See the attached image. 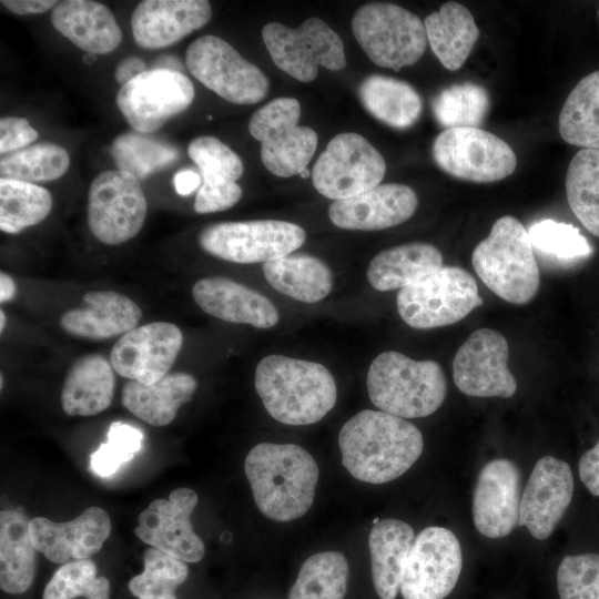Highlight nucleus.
<instances>
[{"label": "nucleus", "mask_w": 599, "mask_h": 599, "mask_svg": "<svg viewBox=\"0 0 599 599\" xmlns=\"http://www.w3.org/2000/svg\"><path fill=\"white\" fill-rule=\"evenodd\" d=\"M51 22L59 33L87 53H110L122 41L113 13L97 1H59L51 11Z\"/></svg>", "instance_id": "obj_26"}, {"label": "nucleus", "mask_w": 599, "mask_h": 599, "mask_svg": "<svg viewBox=\"0 0 599 599\" xmlns=\"http://www.w3.org/2000/svg\"><path fill=\"white\" fill-rule=\"evenodd\" d=\"M414 540L412 526L403 520L383 519L372 527L368 536L372 578L380 599H396Z\"/></svg>", "instance_id": "obj_29"}, {"label": "nucleus", "mask_w": 599, "mask_h": 599, "mask_svg": "<svg viewBox=\"0 0 599 599\" xmlns=\"http://www.w3.org/2000/svg\"><path fill=\"white\" fill-rule=\"evenodd\" d=\"M367 393L382 412L402 418L426 417L444 403L447 382L435 361H415L395 352H383L367 372Z\"/></svg>", "instance_id": "obj_4"}, {"label": "nucleus", "mask_w": 599, "mask_h": 599, "mask_svg": "<svg viewBox=\"0 0 599 599\" xmlns=\"http://www.w3.org/2000/svg\"><path fill=\"white\" fill-rule=\"evenodd\" d=\"M433 158L447 174L475 183L502 180L517 165L510 145L479 128L445 129L433 143Z\"/></svg>", "instance_id": "obj_13"}, {"label": "nucleus", "mask_w": 599, "mask_h": 599, "mask_svg": "<svg viewBox=\"0 0 599 599\" xmlns=\"http://www.w3.org/2000/svg\"><path fill=\"white\" fill-rule=\"evenodd\" d=\"M352 30L370 61L394 71L415 64L427 45L424 22L394 3L359 7L352 19Z\"/></svg>", "instance_id": "obj_6"}, {"label": "nucleus", "mask_w": 599, "mask_h": 599, "mask_svg": "<svg viewBox=\"0 0 599 599\" xmlns=\"http://www.w3.org/2000/svg\"><path fill=\"white\" fill-rule=\"evenodd\" d=\"M201 175L193 170H181L173 176V185L177 194L189 195L201 186Z\"/></svg>", "instance_id": "obj_53"}, {"label": "nucleus", "mask_w": 599, "mask_h": 599, "mask_svg": "<svg viewBox=\"0 0 599 599\" xmlns=\"http://www.w3.org/2000/svg\"><path fill=\"white\" fill-rule=\"evenodd\" d=\"M254 385L267 413L285 425L319 422L337 398L335 379L325 366L284 355L262 358L255 369Z\"/></svg>", "instance_id": "obj_3"}, {"label": "nucleus", "mask_w": 599, "mask_h": 599, "mask_svg": "<svg viewBox=\"0 0 599 599\" xmlns=\"http://www.w3.org/2000/svg\"><path fill=\"white\" fill-rule=\"evenodd\" d=\"M193 99V83L183 72L152 68L120 88L116 104L134 131L148 134L187 109Z\"/></svg>", "instance_id": "obj_16"}, {"label": "nucleus", "mask_w": 599, "mask_h": 599, "mask_svg": "<svg viewBox=\"0 0 599 599\" xmlns=\"http://www.w3.org/2000/svg\"><path fill=\"white\" fill-rule=\"evenodd\" d=\"M196 387V379L187 373L167 374L152 385L128 380L122 388V404L149 425L165 426L192 399Z\"/></svg>", "instance_id": "obj_30"}, {"label": "nucleus", "mask_w": 599, "mask_h": 599, "mask_svg": "<svg viewBox=\"0 0 599 599\" xmlns=\"http://www.w3.org/2000/svg\"><path fill=\"white\" fill-rule=\"evenodd\" d=\"M85 307L69 309L60 318L69 334L90 339L123 335L135 328L141 308L128 296L114 291H93L83 296Z\"/></svg>", "instance_id": "obj_27"}, {"label": "nucleus", "mask_w": 599, "mask_h": 599, "mask_svg": "<svg viewBox=\"0 0 599 599\" xmlns=\"http://www.w3.org/2000/svg\"><path fill=\"white\" fill-rule=\"evenodd\" d=\"M143 434L136 427L114 422L108 432V440L91 455V469L100 477H109L140 450Z\"/></svg>", "instance_id": "obj_48"}, {"label": "nucleus", "mask_w": 599, "mask_h": 599, "mask_svg": "<svg viewBox=\"0 0 599 599\" xmlns=\"http://www.w3.org/2000/svg\"><path fill=\"white\" fill-rule=\"evenodd\" d=\"M197 500V494L187 487L174 489L167 500H153L139 515L135 536L146 545L185 562L200 561L205 547L191 524Z\"/></svg>", "instance_id": "obj_18"}, {"label": "nucleus", "mask_w": 599, "mask_h": 599, "mask_svg": "<svg viewBox=\"0 0 599 599\" xmlns=\"http://www.w3.org/2000/svg\"><path fill=\"white\" fill-rule=\"evenodd\" d=\"M55 0H1V4L16 14H38L57 6Z\"/></svg>", "instance_id": "obj_51"}, {"label": "nucleus", "mask_w": 599, "mask_h": 599, "mask_svg": "<svg viewBox=\"0 0 599 599\" xmlns=\"http://www.w3.org/2000/svg\"><path fill=\"white\" fill-rule=\"evenodd\" d=\"M244 471L258 510L272 520H295L313 505L319 469L296 444H257L244 460Z\"/></svg>", "instance_id": "obj_2"}, {"label": "nucleus", "mask_w": 599, "mask_h": 599, "mask_svg": "<svg viewBox=\"0 0 599 599\" xmlns=\"http://www.w3.org/2000/svg\"><path fill=\"white\" fill-rule=\"evenodd\" d=\"M0 319H1V322H0V329H1V332H2L3 328H4V325H6V314H4V312H3L2 309L0 311Z\"/></svg>", "instance_id": "obj_57"}, {"label": "nucleus", "mask_w": 599, "mask_h": 599, "mask_svg": "<svg viewBox=\"0 0 599 599\" xmlns=\"http://www.w3.org/2000/svg\"><path fill=\"white\" fill-rule=\"evenodd\" d=\"M16 285L13 280L4 272L0 273V302L4 303L13 298Z\"/></svg>", "instance_id": "obj_54"}, {"label": "nucleus", "mask_w": 599, "mask_h": 599, "mask_svg": "<svg viewBox=\"0 0 599 599\" xmlns=\"http://www.w3.org/2000/svg\"><path fill=\"white\" fill-rule=\"evenodd\" d=\"M556 579L560 599H599V555L566 556Z\"/></svg>", "instance_id": "obj_47"}, {"label": "nucleus", "mask_w": 599, "mask_h": 599, "mask_svg": "<svg viewBox=\"0 0 599 599\" xmlns=\"http://www.w3.org/2000/svg\"><path fill=\"white\" fill-rule=\"evenodd\" d=\"M572 494L570 466L552 456L540 458L524 489L518 525L536 539L548 538L568 509Z\"/></svg>", "instance_id": "obj_20"}, {"label": "nucleus", "mask_w": 599, "mask_h": 599, "mask_svg": "<svg viewBox=\"0 0 599 599\" xmlns=\"http://www.w3.org/2000/svg\"><path fill=\"white\" fill-rule=\"evenodd\" d=\"M187 154L200 170L202 186H229L235 184L243 174L240 156L214 136L193 139L187 146Z\"/></svg>", "instance_id": "obj_44"}, {"label": "nucleus", "mask_w": 599, "mask_h": 599, "mask_svg": "<svg viewBox=\"0 0 599 599\" xmlns=\"http://www.w3.org/2000/svg\"><path fill=\"white\" fill-rule=\"evenodd\" d=\"M185 64L204 87L236 104H254L268 90L266 75L222 38L207 34L186 49Z\"/></svg>", "instance_id": "obj_11"}, {"label": "nucleus", "mask_w": 599, "mask_h": 599, "mask_svg": "<svg viewBox=\"0 0 599 599\" xmlns=\"http://www.w3.org/2000/svg\"><path fill=\"white\" fill-rule=\"evenodd\" d=\"M39 136L27 119L6 116L0 120V153L6 155L27 148Z\"/></svg>", "instance_id": "obj_49"}, {"label": "nucleus", "mask_w": 599, "mask_h": 599, "mask_svg": "<svg viewBox=\"0 0 599 599\" xmlns=\"http://www.w3.org/2000/svg\"><path fill=\"white\" fill-rule=\"evenodd\" d=\"M342 464L357 480L379 485L405 474L420 457L424 438L405 418L365 409L341 428Z\"/></svg>", "instance_id": "obj_1"}, {"label": "nucleus", "mask_w": 599, "mask_h": 599, "mask_svg": "<svg viewBox=\"0 0 599 599\" xmlns=\"http://www.w3.org/2000/svg\"><path fill=\"white\" fill-rule=\"evenodd\" d=\"M558 129L567 143L599 150V70L573 87L560 111Z\"/></svg>", "instance_id": "obj_36"}, {"label": "nucleus", "mask_w": 599, "mask_h": 599, "mask_svg": "<svg viewBox=\"0 0 599 599\" xmlns=\"http://www.w3.org/2000/svg\"><path fill=\"white\" fill-rule=\"evenodd\" d=\"M111 155L118 170L143 180L172 165L180 156L172 144L140 132H125L111 144Z\"/></svg>", "instance_id": "obj_40"}, {"label": "nucleus", "mask_w": 599, "mask_h": 599, "mask_svg": "<svg viewBox=\"0 0 599 599\" xmlns=\"http://www.w3.org/2000/svg\"><path fill=\"white\" fill-rule=\"evenodd\" d=\"M181 67L180 60L173 55L159 57L158 61L153 63V69H167L179 72H182Z\"/></svg>", "instance_id": "obj_55"}, {"label": "nucleus", "mask_w": 599, "mask_h": 599, "mask_svg": "<svg viewBox=\"0 0 599 599\" xmlns=\"http://www.w3.org/2000/svg\"><path fill=\"white\" fill-rule=\"evenodd\" d=\"M52 207L51 193L34 183L0 179V229L9 234L42 222Z\"/></svg>", "instance_id": "obj_39"}, {"label": "nucleus", "mask_w": 599, "mask_h": 599, "mask_svg": "<svg viewBox=\"0 0 599 599\" xmlns=\"http://www.w3.org/2000/svg\"><path fill=\"white\" fill-rule=\"evenodd\" d=\"M483 302L475 278L459 266H443L399 290L396 298L402 319L417 329L457 323Z\"/></svg>", "instance_id": "obj_7"}, {"label": "nucleus", "mask_w": 599, "mask_h": 599, "mask_svg": "<svg viewBox=\"0 0 599 599\" xmlns=\"http://www.w3.org/2000/svg\"><path fill=\"white\" fill-rule=\"evenodd\" d=\"M183 344L181 329L167 322L136 326L113 345L111 365L129 380L152 385L174 364Z\"/></svg>", "instance_id": "obj_19"}, {"label": "nucleus", "mask_w": 599, "mask_h": 599, "mask_svg": "<svg viewBox=\"0 0 599 599\" xmlns=\"http://www.w3.org/2000/svg\"><path fill=\"white\" fill-rule=\"evenodd\" d=\"M192 296L202 311L225 322L257 328H271L278 322V312L267 297L223 276L199 280Z\"/></svg>", "instance_id": "obj_25"}, {"label": "nucleus", "mask_w": 599, "mask_h": 599, "mask_svg": "<svg viewBox=\"0 0 599 599\" xmlns=\"http://www.w3.org/2000/svg\"><path fill=\"white\" fill-rule=\"evenodd\" d=\"M443 267L440 251L424 242L402 244L379 252L369 262L367 280L377 291L402 290Z\"/></svg>", "instance_id": "obj_31"}, {"label": "nucleus", "mask_w": 599, "mask_h": 599, "mask_svg": "<svg viewBox=\"0 0 599 599\" xmlns=\"http://www.w3.org/2000/svg\"><path fill=\"white\" fill-rule=\"evenodd\" d=\"M520 471L509 459H494L480 470L473 494V520L488 538L508 536L519 524Z\"/></svg>", "instance_id": "obj_21"}, {"label": "nucleus", "mask_w": 599, "mask_h": 599, "mask_svg": "<svg viewBox=\"0 0 599 599\" xmlns=\"http://www.w3.org/2000/svg\"><path fill=\"white\" fill-rule=\"evenodd\" d=\"M211 17L206 0H143L131 17L132 34L140 47L161 49L202 28Z\"/></svg>", "instance_id": "obj_24"}, {"label": "nucleus", "mask_w": 599, "mask_h": 599, "mask_svg": "<svg viewBox=\"0 0 599 599\" xmlns=\"http://www.w3.org/2000/svg\"><path fill=\"white\" fill-rule=\"evenodd\" d=\"M306 240L297 224L280 220L223 222L204 227L200 246L219 258L238 263H266L290 255Z\"/></svg>", "instance_id": "obj_9"}, {"label": "nucleus", "mask_w": 599, "mask_h": 599, "mask_svg": "<svg viewBox=\"0 0 599 599\" xmlns=\"http://www.w3.org/2000/svg\"><path fill=\"white\" fill-rule=\"evenodd\" d=\"M471 263L483 283L500 298L527 304L538 293L540 275L526 227L514 216L499 217L473 251Z\"/></svg>", "instance_id": "obj_5"}, {"label": "nucleus", "mask_w": 599, "mask_h": 599, "mask_svg": "<svg viewBox=\"0 0 599 599\" xmlns=\"http://www.w3.org/2000/svg\"><path fill=\"white\" fill-rule=\"evenodd\" d=\"M488 91L480 84L464 82L443 89L433 100L437 122L446 128H478L489 109Z\"/></svg>", "instance_id": "obj_42"}, {"label": "nucleus", "mask_w": 599, "mask_h": 599, "mask_svg": "<svg viewBox=\"0 0 599 599\" xmlns=\"http://www.w3.org/2000/svg\"><path fill=\"white\" fill-rule=\"evenodd\" d=\"M461 568L455 534L437 526L423 529L406 559L399 589L403 599H445L456 587Z\"/></svg>", "instance_id": "obj_15"}, {"label": "nucleus", "mask_w": 599, "mask_h": 599, "mask_svg": "<svg viewBox=\"0 0 599 599\" xmlns=\"http://www.w3.org/2000/svg\"><path fill=\"white\" fill-rule=\"evenodd\" d=\"M598 16H599V11H598Z\"/></svg>", "instance_id": "obj_59"}, {"label": "nucleus", "mask_w": 599, "mask_h": 599, "mask_svg": "<svg viewBox=\"0 0 599 599\" xmlns=\"http://www.w3.org/2000/svg\"><path fill=\"white\" fill-rule=\"evenodd\" d=\"M416 192L399 183L379 184L355 196L334 201L331 222L344 230L378 231L407 221L416 211Z\"/></svg>", "instance_id": "obj_23"}, {"label": "nucleus", "mask_w": 599, "mask_h": 599, "mask_svg": "<svg viewBox=\"0 0 599 599\" xmlns=\"http://www.w3.org/2000/svg\"><path fill=\"white\" fill-rule=\"evenodd\" d=\"M348 571L342 552H317L303 562L287 599H344Z\"/></svg>", "instance_id": "obj_38"}, {"label": "nucleus", "mask_w": 599, "mask_h": 599, "mask_svg": "<svg viewBox=\"0 0 599 599\" xmlns=\"http://www.w3.org/2000/svg\"><path fill=\"white\" fill-rule=\"evenodd\" d=\"M568 204L580 223L599 237V150L581 149L566 173Z\"/></svg>", "instance_id": "obj_37"}, {"label": "nucleus", "mask_w": 599, "mask_h": 599, "mask_svg": "<svg viewBox=\"0 0 599 599\" xmlns=\"http://www.w3.org/2000/svg\"><path fill=\"white\" fill-rule=\"evenodd\" d=\"M263 274L277 292L303 303H317L333 288V274L319 258L290 254L263 264Z\"/></svg>", "instance_id": "obj_34"}, {"label": "nucleus", "mask_w": 599, "mask_h": 599, "mask_svg": "<svg viewBox=\"0 0 599 599\" xmlns=\"http://www.w3.org/2000/svg\"><path fill=\"white\" fill-rule=\"evenodd\" d=\"M145 71L146 64L141 58L128 57L118 64L114 78L122 87Z\"/></svg>", "instance_id": "obj_52"}, {"label": "nucleus", "mask_w": 599, "mask_h": 599, "mask_svg": "<svg viewBox=\"0 0 599 599\" xmlns=\"http://www.w3.org/2000/svg\"><path fill=\"white\" fill-rule=\"evenodd\" d=\"M29 528L37 551L52 562L67 564L99 552L110 536L111 520L104 509L92 506L67 522L35 517Z\"/></svg>", "instance_id": "obj_22"}, {"label": "nucleus", "mask_w": 599, "mask_h": 599, "mask_svg": "<svg viewBox=\"0 0 599 599\" xmlns=\"http://www.w3.org/2000/svg\"><path fill=\"white\" fill-rule=\"evenodd\" d=\"M528 234L532 248L564 262L583 260L593 252L588 240L572 224L546 219L535 223Z\"/></svg>", "instance_id": "obj_46"}, {"label": "nucleus", "mask_w": 599, "mask_h": 599, "mask_svg": "<svg viewBox=\"0 0 599 599\" xmlns=\"http://www.w3.org/2000/svg\"><path fill=\"white\" fill-rule=\"evenodd\" d=\"M109 599L110 581L97 576L90 559L74 560L61 566L44 588L42 599Z\"/></svg>", "instance_id": "obj_45"}, {"label": "nucleus", "mask_w": 599, "mask_h": 599, "mask_svg": "<svg viewBox=\"0 0 599 599\" xmlns=\"http://www.w3.org/2000/svg\"><path fill=\"white\" fill-rule=\"evenodd\" d=\"M386 163L382 154L361 134L335 135L312 170L315 190L338 201L366 192L382 182Z\"/></svg>", "instance_id": "obj_12"}, {"label": "nucleus", "mask_w": 599, "mask_h": 599, "mask_svg": "<svg viewBox=\"0 0 599 599\" xmlns=\"http://www.w3.org/2000/svg\"><path fill=\"white\" fill-rule=\"evenodd\" d=\"M427 41L440 63L448 70L459 69L470 54L479 29L470 11L449 1L424 20Z\"/></svg>", "instance_id": "obj_33"}, {"label": "nucleus", "mask_w": 599, "mask_h": 599, "mask_svg": "<svg viewBox=\"0 0 599 599\" xmlns=\"http://www.w3.org/2000/svg\"><path fill=\"white\" fill-rule=\"evenodd\" d=\"M508 357L505 336L491 328H479L453 359L454 383L469 396L509 398L517 390V382L508 368Z\"/></svg>", "instance_id": "obj_17"}, {"label": "nucleus", "mask_w": 599, "mask_h": 599, "mask_svg": "<svg viewBox=\"0 0 599 599\" xmlns=\"http://www.w3.org/2000/svg\"><path fill=\"white\" fill-rule=\"evenodd\" d=\"M146 200L139 180L120 170L100 173L88 195V224L102 243L118 245L133 238L146 216Z\"/></svg>", "instance_id": "obj_14"}, {"label": "nucleus", "mask_w": 599, "mask_h": 599, "mask_svg": "<svg viewBox=\"0 0 599 599\" xmlns=\"http://www.w3.org/2000/svg\"><path fill=\"white\" fill-rule=\"evenodd\" d=\"M144 570L129 581L138 599H176L175 590L187 578L185 561L151 547L143 555Z\"/></svg>", "instance_id": "obj_43"}, {"label": "nucleus", "mask_w": 599, "mask_h": 599, "mask_svg": "<svg viewBox=\"0 0 599 599\" xmlns=\"http://www.w3.org/2000/svg\"><path fill=\"white\" fill-rule=\"evenodd\" d=\"M579 477L593 496H599V440L581 456Z\"/></svg>", "instance_id": "obj_50"}, {"label": "nucleus", "mask_w": 599, "mask_h": 599, "mask_svg": "<svg viewBox=\"0 0 599 599\" xmlns=\"http://www.w3.org/2000/svg\"><path fill=\"white\" fill-rule=\"evenodd\" d=\"M309 174H311V172H309L307 169H305V170L300 174V176L303 177V179H306V177L309 176Z\"/></svg>", "instance_id": "obj_58"}, {"label": "nucleus", "mask_w": 599, "mask_h": 599, "mask_svg": "<svg viewBox=\"0 0 599 599\" xmlns=\"http://www.w3.org/2000/svg\"><path fill=\"white\" fill-rule=\"evenodd\" d=\"M262 38L276 67L302 82L313 81L319 65L332 71L346 65L341 37L318 18H309L296 29L268 22Z\"/></svg>", "instance_id": "obj_10"}, {"label": "nucleus", "mask_w": 599, "mask_h": 599, "mask_svg": "<svg viewBox=\"0 0 599 599\" xmlns=\"http://www.w3.org/2000/svg\"><path fill=\"white\" fill-rule=\"evenodd\" d=\"M69 166L70 158L62 146L41 142L2 155L0 175L30 183L53 181L64 175Z\"/></svg>", "instance_id": "obj_41"}, {"label": "nucleus", "mask_w": 599, "mask_h": 599, "mask_svg": "<svg viewBox=\"0 0 599 599\" xmlns=\"http://www.w3.org/2000/svg\"><path fill=\"white\" fill-rule=\"evenodd\" d=\"M29 525L21 509L0 512V587L7 593H23L34 580L37 549Z\"/></svg>", "instance_id": "obj_32"}, {"label": "nucleus", "mask_w": 599, "mask_h": 599, "mask_svg": "<svg viewBox=\"0 0 599 599\" xmlns=\"http://www.w3.org/2000/svg\"><path fill=\"white\" fill-rule=\"evenodd\" d=\"M358 97L369 114L398 130L412 126L423 109L418 92L409 83L382 74L365 78Z\"/></svg>", "instance_id": "obj_35"}, {"label": "nucleus", "mask_w": 599, "mask_h": 599, "mask_svg": "<svg viewBox=\"0 0 599 599\" xmlns=\"http://www.w3.org/2000/svg\"><path fill=\"white\" fill-rule=\"evenodd\" d=\"M300 102L294 98H277L257 110L248 122L251 135L261 143L263 165L274 175H300L312 160L317 134L298 125Z\"/></svg>", "instance_id": "obj_8"}, {"label": "nucleus", "mask_w": 599, "mask_h": 599, "mask_svg": "<svg viewBox=\"0 0 599 599\" xmlns=\"http://www.w3.org/2000/svg\"><path fill=\"white\" fill-rule=\"evenodd\" d=\"M95 61H97V57L93 53H85L83 57V62L87 63L88 65L93 64V62Z\"/></svg>", "instance_id": "obj_56"}, {"label": "nucleus", "mask_w": 599, "mask_h": 599, "mask_svg": "<svg viewBox=\"0 0 599 599\" xmlns=\"http://www.w3.org/2000/svg\"><path fill=\"white\" fill-rule=\"evenodd\" d=\"M115 387L111 362L101 354H88L70 367L61 392V405L69 416H93L105 410Z\"/></svg>", "instance_id": "obj_28"}]
</instances>
